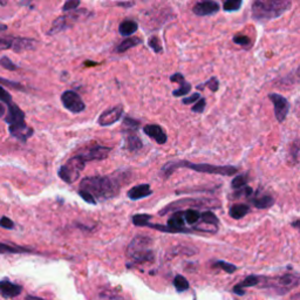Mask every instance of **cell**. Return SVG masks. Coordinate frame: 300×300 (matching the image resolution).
<instances>
[{
    "instance_id": "9f6ffc18",
    "label": "cell",
    "mask_w": 300,
    "mask_h": 300,
    "mask_svg": "<svg viewBox=\"0 0 300 300\" xmlns=\"http://www.w3.org/2000/svg\"><path fill=\"white\" fill-rule=\"evenodd\" d=\"M298 224H299V220H295V222H294V223H292L291 225H292V226H294V227H296V229H298V227H299Z\"/></svg>"
},
{
    "instance_id": "e575fe53",
    "label": "cell",
    "mask_w": 300,
    "mask_h": 300,
    "mask_svg": "<svg viewBox=\"0 0 300 300\" xmlns=\"http://www.w3.org/2000/svg\"><path fill=\"white\" fill-rule=\"evenodd\" d=\"M181 87H179L178 89H175L174 92H172V95L175 96V98H179V96H184V95H187V94H189V93L191 92V88H192V86H191V84H189V82H187V81H183V82H181Z\"/></svg>"
},
{
    "instance_id": "30bf717a",
    "label": "cell",
    "mask_w": 300,
    "mask_h": 300,
    "mask_svg": "<svg viewBox=\"0 0 300 300\" xmlns=\"http://www.w3.org/2000/svg\"><path fill=\"white\" fill-rule=\"evenodd\" d=\"M112 151V148L106 146H100V144H93L92 147L87 148L78 155L84 160L86 163L91 161H102L108 157Z\"/></svg>"
},
{
    "instance_id": "277c9868",
    "label": "cell",
    "mask_w": 300,
    "mask_h": 300,
    "mask_svg": "<svg viewBox=\"0 0 300 300\" xmlns=\"http://www.w3.org/2000/svg\"><path fill=\"white\" fill-rule=\"evenodd\" d=\"M151 243H153V239L148 236L137 234L136 237H134L127 249V257L129 259L127 266L132 267L139 264L154 261L155 253L150 247Z\"/></svg>"
},
{
    "instance_id": "60d3db41",
    "label": "cell",
    "mask_w": 300,
    "mask_h": 300,
    "mask_svg": "<svg viewBox=\"0 0 300 300\" xmlns=\"http://www.w3.org/2000/svg\"><path fill=\"white\" fill-rule=\"evenodd\" d=\"M0 101H2L3 103H6V105H11L13 99H12V95L10 94V93L6 91V89L3 87L2 85H0Z\"/></svg>"
},
{
    "instance_id": "f35d334b",
    "label": "cell",
    "mask_w": 300,
    "mask_h": 300,
    "mask_svg": "<svg viewBox=\"0 0 300 300\" xmlns=\"http://www.w3.org/2000/svg\"><path fill=\"white\" fill-rule=\"evenodd\" d=\"M148 45H149V47L155 52V53L158 54V53H162V52H163L162 44L157 37H151L149 41H148Z\"/></svg>"
},
{
    "instance_id": "d4e9b609",
    "label": "cell",
    "mask_w": 300,
    "mask_h": 300,
    "mask_svg": "<svg viewBox=\"0 0 300 300\" xmlns=\"http://www.w3.org/2000/svg\"><path fill=\"white\" fill-rule=\"evenodd\" d=\"M251 208L246 204H233L229 210V215L233 219H242L247 213H250Z\"/></svg>"
},
{
    "instance_id": "4316f807",
    "label": "cell",
    "mask_w": 300,
    "mask_h": 300,
    "mask_svg": "<svg viewBox=\"0 0 300 300\" xmlns=\"http://www.w3.org/2000/svg\"><path fill=\"white\" fill-rule=\"evenodd\" d=\"M32 252L31 249L18 246V245H10V244L0 243V254H17V253H29Z\"/></svg>"
},
{
    "instance_id": "7a4b0ae2",
    "label": "cell",
    "mask_w": 300,
    "mask_h": 300,
    "mask_svg": "<svg viewBox=\"0 0 300 300\" xmlns=\"http://www.w3.org/2000/svg\"><path fill=\"white\" fill-rule=\"evenodd\" d=\"M179 168H187L190 170L201 172V174L220 175V176H233L237 174L238 169L233 165H215L209 163H191L187 160L182 161H170L165 163L161 169V175L164 178L170 177L175 170Z\"/></svg>"
},
{
    "instance_id": "7402d4cb",
    "label": "cell",
    "mask_w": 300,
    "mask_h": 300,
    "mask_svg": "<svg viewBox=\"0 0 300 300\" xmlns=\"http://www.w3.org/2000/svg\"><path fill=\"white\" fill-rule=\"evenodd\" d=\"M260 281H261V278L259 277V275L251 274V275H249V277H246L245 279H244L243 281L238 282L237 285H234L233 292L236 293L237 295L242 296V295L245 294V288L246 287H252V286H257Z\"/></svg>"
},
{
    "instance_id": "7bdbcfd3",
    "label": "cell",
    "mask_w": 300,
    "mask_h": 300,
    "mask_svg": "<svg viewBox=\"0 0 300 300\" xmlns=\"http://www.w3.org/2000/svg\"><path fill=\"white\" fill-rule=\"evenodd\" d=\"M81 3L79 2V0H70V2L65 3L64 6H63V11L64 12H72V11H75L79 6H80Z\"/></svg>"
},
{
    "instance_id": "11a10c76",
    "label": "cell",
    "mask_w": 300,
    "mask_h": 300,
    "mask_svg": "<svg viewBox=\"0 0 300 300\" xmlns=\"http://www.w3.org/2000/svg\"><path fill=\"white\" fill-rule=\"evenodd\" d=\"M88 65H91V66H89V67H92V66H95V65H98V63H93V61H86L85 66L88 67Z\"/></svg>"
},
{
    "instance_id": "9a60e30c",
    "label": "cell",
    "mask_w": 300,
    "mask_h": 300,
    "mask_svg": "<svg viewBox=\"0 0 300 300\" xmlns=\"http://www.w3.org/2000/svg\"><path fill=\"white\" fill-rule=\"evenodd\" d=\"M9 132L13 137L22 141V142H26L31 136L34 134V130L26 125V122L16 123V125L9 126Z\"/></svg>"
},
{
    "instance_id": "e0dca14e",
    "label": "cell",
    "mask_w": 300,
    "mask_h": 300,
    "mask_svg": "<svg viewBox=\"0 0 300 300\" xmlns=\"http://www.w3.org/2000/svg\"><path fill=\"white\" fill-rule=\"evenodd\" d=\"M23 292V286L16 282L10 281L8 278L0 280V293L4 298H15L22 294Z\"/></svg>"
},
{
    "instance_id": "ee69618b",
    "label": "cell",
    "mask_w": 300,
    "mask_h": 300,
    "mask_svg": "<svg viewBox=\"0 0 300 300\" xmlns=\"http://www.w3.org/2000/svg\"><path fill=\"white\" fill-rule=\"evenodd\" d=\"M205 106H206V100L204 98H201L198 100L197 102L195 103L194 106H192L191 110L194 113H198V114H202L203 112H204L205 109Z\"/></svg>"
},
{
    "instance_id": "bcb514c9",
    "label": "cell",
    "mask_w": 300,
    "mask_h": 300,
    "mask_svg": "<svg viewBox=\"0 0 300 300\" xmlns=\"http://www.w3.org/2000/svg\"><path fill=\"white\" fill-rule=\"evenodd\" d=\"M0 226L4 227L6 230H13L15 229V222H13L12 219H10L9 217L3 216L2 218H0Z\"/></svg>"
},
{
    "instance_id": "816d5d0a",
    "label": "cell",
    "mask_w": 300,
    "mask_h": 300,
    "mask_svg": "<svg viewBox=\"0 0 300 300\" xmlns=\"http://www.w3.org/2000/svg\"><path fill=\"white\" fill-rule=\"evenodd\" d=\"M135 5V3L128 2V3H116V6H121V8H132Z\"/></svg>"
},
{
    "instance_id": "603a6c76",
    "label": "cell",
    "mask_w": 300,
    "mask_h": 300,
    "mask_svg": "<svg viewBox=\"0 0 300 300\" xmlns=\"http://www.w3.org/2000/svg\"><path fill=\"white\" fill-rule=\"evenodd\" d=\"M137 29H139V24L135 20L126 19L119 25V33L125 38L132 37L134 33H136Z\"/></svg>"
},
{
    "instance_id": "cb8c5ba5",
    "label": "cell",
    "mask_w": 300,
    "mask_h": 300,
    "mask_svg": "<svg viewBox=\"0 0 300 300\" xmlns=\"http://www.w3.org/2000/svg\"><path fill=\"white\" fill-rule=\"evenodd\" d=\"M249 201L256 209H268L274 204V198L272 196L264 195L259 197H249Z\"/></svg>"
},
{
    "instance_id": "5bb4252c",
    "label": "cell",
    "mask_w": 300,
    "mask_h": 300,
    "mask_svg": "<svg viewBox=\"0 0 300 300\" xmlns=\"http://www.w3.org/2000/svg\"><path fill=\"white\" fill-rule=\"evenodd\" d=\"M167 226L171 230V233H194V230L187 229L185 222L181 211H176L170 218L168 219Z\"/></svg>"
},
{
    "instance_id": "7dc6e473",
    "label": "cell",
    "mask_w": 300,
    "mask_h": 300,
    "mask_svg": "<svg viewBox=\"0 0 300 300\" xmlns=\"http://www.w3.org/2000/svg\"><path fill=\"white\" fill-rule=\"evenodd\" d=\"M298 154H299V144H298V140H295L294 143L291 146V150H289V155H291L293 163H296V162H298Z\"/></svg>"
},
{
    "instance_id": "836d02e7",
    "label": "cell",
    "mask_w": 300,
    "mask_h": 300,
    "mask_svg": "<svg viewBox=\"0 0 300 300\" xmlns=\"http://www.w3.org/2000/svg\"><path fill=\"white\" fill-rule=\"evenodd\" d=\"M242 0H227L223 4V10L225 12H236L242 8Z\"/></svg>"
},
{
    "instance_id": "7c38bea8",
    "label": "cell",
    "mask_w": 300,
    "mask_h": 300,
    "mask_svg": "<svg viewBox=\"0 0 300 300\" xmlns=\"http://www.w3.org/2000/svg\"><path fill=\"white\" fill-rule=\"evenodd\" d=\"M122 115H123V106L122 105L115 106L113 107V108L105 110V112L99 116L98 123L99 126L101 127L113 126L114 123L120 121V119H121Z\"/></svg>"
},
{
    "instance_id": "f546056e",
    "label": "cell",
    "mask_w": 300,
    "mask_h": 300,
    "mask_svg": "<svg viewBox=\"0 0 300 300\" xmlns=\"http://www.w3.org/2000/svg\"><path fill=\"white\" fill-rule=\"evenodd\" d=\"M199 219H201L204 224H206V225H211L218 229L219 219L212 211H204L203 213H201V218Z\"/></svg>"
},
{
    "instance_id": "f907efd6",
    "label": "cell",
    "mask_w": 300,
    "mask_h": 300,
    "mask_svg": "<svg viewBox=\"0 0 300 300\" xmlns=\"http://www.w3.org/2000/svg\"><path fill=\"white\" fill-rule=\"evenodd\" d=\"M184 80H185V79L181 73H175L174 75H171V77H170V81L171 82H178V84H181V82H183Z\"/></svg>"
},
{
    "instance_id": "484cf974",
    "label": "cell",
    "mask_w": 300,
    "mask_h": 300,
    "mask_svg": "<svg viewBox=\"0 0 300 300\" xmlns=\"http://www.w3.org/2000/svg\"><path fill=\"white\" fill-rule=\"evenodd\" d=\"M142 44V39L141 38H136V37H132V38H127V39L122 40V43H120L116 47V52L117 53H125L130 48L139 46V45Z\"/></svg>"
},
{
    "instance_id": "4fadbf2b",
    "label": "cell",
    "mask_w": 300,
    "mask_h": 300,
    "mask_svg": "<svg viewBox=\"0 0 300 300\" xmlns=\"http://www.w3.org/2000/svg\"><path fill=\"white\" fill-rule=\"evenodd\" d=\"M220 5L217 2L205 0V2H199L197 4H195L194 8H192V12L198 17H209L218 13Z\"/></svg>"
},
{
    "instance_id": "52a82bcc",
    "label": "cell",
    "mask_w": 300,
    "mask_h": 300,
    "mask_svg": "<svg viewBox=\"0 0 300 300\" xmlns=\"http://www.w3.org/2000/svg\"><path fill=\"white\" fill-rule=\"evenodd\" d=\"M189 204H192L194 206H197V208H211V209H219L220 208V203L216 199H205V198H184V199H179V201L172 202L171 204H169L165 206V208L160 211V216H163L165 213H168L169 211H174V210L182 208V206H188Z\"/></svg>"
},
{
    "instance_id": "83f0119b",
    "label": "cell",
    "mask_w": 300,
    "mask_h": 300,
    "mask_svg": "<svg viewBox=\"0 0 300 300\" xmlns=\"http://www.w3.org/2000/svg\"><path fill=\"white\" fill-rule=\"evenodd\" d=\"M249 181H250L249 172H244V174L237 175L236 177L231 181V188L236 189V190H238V189H242L244 187H246L247 183H249Z\"/></svg>"
},
{
    "instance_id": "6da1fadb",
    "label": "cell",
    "mask_w": 300,
    "mask_h": 300,
    "mask_svg": "<svg viewBox=\"0 0 300 300\" xmlns=\"http://www.w3.org/2000/svg\"><path fill=\"white\" fill-rule=\"evenodd\" d=\"M130 179V171L119 170L106 176H88L80 182V190L87 191L96 202L116 197L122 185Z\"/></svg>"
},
{
    "instance_id": "db71d44e",
    "label": "cell",
    "mask_w": 300,
    "mask_h": 300,
    "mask_svg": "<svg viewBox=\"0 0 300 300\" xmlns=\"http://www.w3.org/2000/svg\"><path fill=\"white\" fill-rule=\"evenodd\" d=\"M5 115V106L3 103H0V117Z\"/></svg>"
},
{
    "instance_id": "9c48e42d",
    "label": "cell",
    "mask_w": 300,
    "mask_h": 300,
    "mask_svg": "<svg viewBox=\"0 0 300 300\" xmlns=\"http://www.w3.org/2000/svg\"><path fill=\"white\" fill-rule=\"evenodd\" d=\"M268 99L273 103L274 115L277 121L280 123L284 122L285 119L288 115L289 108H291L287 99L280 94H277V93H270V94H268Z\"/></svg>"
},
{
    "instance_id": "8d00e7d4",
    "label": "cell",
    "mask_w": 300,
    "mask_h": 300,
    "mask_svg": "<svg viewBox=\"0 0 300 300\" xmlns=\"http://www.w3.org/2000/svg\"><path fill=\"white\" fill-rule=\"evenodd\" d=\"M205 87H208L212 93H216L217 91H218V88H219V81H218V79H217L216 77H212V78H210L208 81L204 82V84L197 86L198 89H203V88H205Z\"/></svg>"
},
{
    "instance_id": "ffe728a7",
    "label": "cell",
    "mask_w": 300,
    "mask_h": 300,
    "mask_svg": "<svg viewBox=\"0 0 300 300\" xmlns=\"http://www.w3.org/2000/svg\"><path fill=\"white\" fill-rule=\"evenodd\" d=\"M5 122L9 123V126L16 125V123L25 122V113L19 108L16 103H11L9 105L8 115L5 116Z\"/></svg>"
},
{
    "instance_id": "4dcf8cb0",
    "label": "cell",
    "mask_w": 300,
    "mask_h": 300,
    "mask_svg": "<svg viewBox=\"0 0 300 300\" xmlns=\"http://www.w3.org/2000/svg\"><path fill=\"white\" fill-rule=\"evenodd\" d=\"M174 286H175L176 291H177V292L188 291L189 287H190L188 279L185 277H183V275H181V274H177L174 278Z\"/></svg>"
},
{
    "instance_id": "5b68a950",
    "label": "cell",
    "mask_w": 300,
    "mask_h": 300,
    "mask_svg": "<svg viewBox=\"0 0 300 300\" xmlns=\"http://www.w3.org/2000/svg\"><path fill=\"white\" fill-rule=\"evenodd\" d=\"M85 167L86 162L79 155H75V156L71 157L64 165H61L58 171V176L63 179L65 183L72 184L75 181H78Z\"/></svg>"
},
{
    "instance_id": "8fae6325",
    "label": "cell",
    "mask_w": 300,
    "mask_h": 300,
    "mask_svg": "<svg viewBox=\"0 0 300 300\" xmlns=\"http://www.w3.org/2000/svg\"><path fill=\"white\" fill-rule=\"evenodd\" d=\"M271 282H274L273 287L277 289L279 294H284V293L288 292L289 289L295 287L299 284V277L298 274L293 273H286L274 279H268Z\"/></svg>"
},
{
    "instance_id": "f1b7e54d",
    "label": "cell",
    "mask_w": 300,
    "mask_h": 300,
    "mask_svg": "<svg viewBox=\"0 0 300 300\" xmlns=\"http://www.w3.org/2000/svg\"><path fill=\"white\" fill-rule=\"evenodd\" d=\"M181 213H182V216H183L184 222L190 224V225H192V224H196L199 220V218H201V213H199L197 210H195V209L183 210V211H181Z\"/></svg>"
},
{
    "instance_id": "d590c367",
    "label": "cell",
    "mask_w": 300,
    "mask_h": 300,
    "mask_svg": "<svg viewBox=\"0 0 300 300\" xmlns=\"http://www.w3.org/2000/svg\"><path fill=\"white\" fill-rule=\"evenodd\" d=\"M253 194V190H252V188H250V187H244V188H242V189H238V190L236 191V192H233L232 195H231V199H239V198H243V197H246V198H249V197H251V195Z\"/></svg>"
},
{
    "instance_id": "c3c4849f",
    "label": "cell",
    "mask_w": 300,
    "mask_h": 300,
    "mask_svg": "<svg viewBox=\"0 0 300 300\" xmlns=\"http://www.w3.org/2000/svg\"><path fill=\"white\" fill-rule=\"evenodd\" d=\"M202 96H201V94H199V93H194V94H191L190 96H188V98H184L183 100H182V103H183V105H192V103H195L198 101L199 99H201Z\"/></svg>"
},
{
    "instance_id": "d6986e66",
    "label": "cell",
    "mask_w": 300,
    "mask_h": 300,
    "mask_svg": "<svg viewBox=\"0 0 300 300\" xmlns=\"http://www.w3.org/2000/svg\"><path fill=\"white\" fill-rule=\"evenodd\" d=\"M38 46V41L31 38H12V50L15 52H25V51H32L36 50Z\"/></svg>"
},
{
    "instance_id": "8992f818",
    "label": "cell",
    "mask_w": 300,
    "mask_h": 300,
    "mask_svg": "<svg viewBox=\"0 0 300 300\" xmlns=\"http://www.w3.org/2000/svg\"><path fill=\"white\" fill-rule=\"evenodd\" d=\"M87 13V10H75V11L67 13L59 17L58 19L54 20V23L52 24L50 31H48V36H55V34L64 32L65 30L70 29L74 25V23L78 22V19H82Z\"/></svg>"
},
{
    "instance_id": "2e32d148",
    "label": "cell",
    "mask_w": 300,
    "mask_h": 300,
    "mask_svg": "<svg viewBox=\"0 0 300 300\" xmlns=\"http://www.w3.org/2000/svg\"><path fill=\"white\" fill-rule=\"evenodd\" d=\"M123 137H125V146L129 151L136 153V151L142 149L143 147L142 140H141L139 135H137L136 130L125 129L123 130Z\"/></svg>"
},
{
    "instance_id": "3957f363",
    "label": "cell",
    "mask_w": 300,
    "mask_h": 300,
    "mask_svg": "<svg viewBox=\"0 0 300 300\" xmlns=\"http://www.w3.org/2000/svg\"><path fill=\"white\" fill-rule=\"evenodd\" d=\"M291 6L289 0H257L251 6V16L254 22L265 24L285 15Z\"/></svg>"
},
{
    "instance_id": "681fc988",
    "label": "cell",
    "mask_w": 300,
    "mask_h": 300,
    "mask_svg": "<svg viewBox=\"0 0 300 300\" xmlns=\"http://www.w3.org/2000/svg\"><path fill=\"white\" fill-rule=\"evenodd\" d=\"M12 47V38H3L0 39V51L9 50Z\"/></svg>"
},
{
    "instance_id": "44dd1931",
    "label": "cell",
    "mask_w": 300,
    "mask_h": 300,
    "mask_svg": "<svg viewBox=\"0 0 300 300\" xmlns=\"http://www.w3.org/2000/svg\"><path fill=\"white\" fill-rule=\"evenodd\" d=\"M150 195H153V190H151L149 184L135 185V187L129 189L128 192H127V196L132 201H139V199L149 197Z\"/></svg>"
},
{
    "instance_id": "1f68e13d",
    "label": "cell",
    "mask_w": 300,
    "mask_h": 300,
    "mask_svg": "<svg viewBox=\"0 0 300 300\" xmlns=\"http://www.w3.org/2000/svg\"><path fill=\"white\" fill-rule=\"evenodd\" d=\"M151 218H153V216L148 215V213H136V215L133 216V224L135 226H146L148 223L150 222Z\"/></svg>"
},
{
    "instance_id": "f5cc1de1",
    "label": "cell",
    "mask_w": 300,
    "mask_h": 300,
    "mask_svg": "<svg viewBox=\"0 0 300 300\" xmlns=\"http://www.w3.org/2000/svg\"><path fill=\"white\" fill-rule=\"evenodd\" d=\"M26 300H45V299L39 298V296H36V295H27Z\"/></svg>"
},
{
    "instance_id": "f6af8a7d",
    "label": "cell",
    "mask_w": 300,
    "mask_h": 300,
    "mask_svg": "<svg viewBox=\"0 0 300 300\" xmlns=\"http://www.w3.org/2000/svg\"><path fill=\"white\" fill-rule=\"evenodd\" d=\"M78 194L80 195V197L84 199L85 202H87L88 204H92V205H95V204H98V202L95 201V198L93 197V196L89 194V192H87V191H84V190H80V189H79V191H78Z\"/></svg>"
},
{
    "instance_id": "6f0895ef",
    "label": "cell",
    "mask_w": 300,
    "mask_h": 300,
    "mask_svg": "<svg viewBox=\"0 0 300 300\" xmlns=\"http://www.w3.org/2000/svg\"><path fill=\"white\" fill-rule=\"evenodd\" d=\"M6 4H8V3L6 2H0V5H3V6H5Z\"/></svg>"
},
{
    "instance_id": "ba28073f",
    "label": "cell",
    "mask_w": 300,
    "mask_h": 300,
    "mask_svg": "<svg viewBox=\"0 0 300 300\" xmlns=\"http://www.w3.org/2000/svg\"><path fill=\"white\" fill-rule=\"evenodd\" d=\"M61 102L65 108L73 114H80L86 109V105L81 96L74 91H66L61 94Z\"/></svg>"
},
{
    "instance_id": "b9f144b4",
    "label": "cell",
    "mask_w": 300,
    "mask_h": 300,
    "mask_svg": "<svg viewBox=\"0 0 300 300\" xmlns=\"http://www.w3.org/2000/svg\"><path fill=\"white\" fill-rule=\"evenodd\" d=\"M0 66H3L4 68H6V70L9 71H16L18 70V66H17L16 64H13L11 60L8 57H3L0 58Z\"/></svg>"
},
{
    "instance_id": "ab89813d",
    "label": "cell",
    "mask_w": 300,
    "mask_h": 300,
    "mask_svg": "<svg viewBox=\"0 0 300 300\" xmlns=\"http://www.w3.org/2000/svg\"><path fill=\"white\" fill-rule=\"evenodd\" d=\"M123 125H125L126 129L137 130V129H139L140 125H141V122L139 121V120L132 119V117L127 116V117H125V120H123Z\"/></svg>"
},
{
    "instance_id": "74e56055",
    "label": "cell",
    "mask_w": 300,
    "mask_h": 300,
    "mask_svg": "<svg viewBox=\"0 0 300 300\" xmlns=\"http://www.w3.org/2000/svg\"><path fill=\"white\" fill-rule=\"evenodd\" d=\"M233 43L239 45V46H242L244 48H249L251 45H252V41L249 37L246 36H236L233 37Z\"/></svg>"
},
{
    "instance_id": "d6a6232c",
    "label": "cell",
    "mask_w": 300,
    "mask_h": 300,
    "mask_svg": "<svg viewBox=\"0 0 300 300\" xmlns=\"http://www.w3.org/2000/svg\"><path fill=\"white\" fill-rule=\"evenodd\" d=\"M212 267H216V268H220V270L225 271L226 273H233L234 271L237 270V266L236 265L231 264V263H227V261H224V260H217L215 261V263L212 264Z\"/></svg>"
},
{
    "instance_id": "ac0fdd59",
    "label": "cell",
    "mask_w": 300,
    "mask_h": 300,
    "mask_svg": "<svg viewBox=\"0 0 300 300\" xmlns=\"http://www.w3.org/2000/svg\"><path fill=\"white\" fill-rule=\"evenodd\" d=\"M143 133L148 137L154 139L158 144H164L168 141V135L164 132V129L158 125H147L144 126Z\"/></svg>"
}]
</instances>
